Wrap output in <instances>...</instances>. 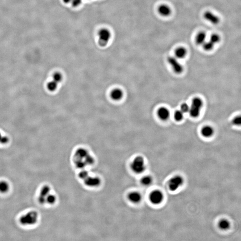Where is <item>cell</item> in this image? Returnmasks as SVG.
Masks as SVG:
<instances>
[{
  "label": "cell",
  "mask_w": 241,
  "mask_h": 241,
  "mask_svg": "<svg viewBox=\"0 0 241 241\" xmlns=\"http://www.w3.org/2000/svg\"><path fill=\"white\" fill-rule=\"evenodd\" d=\"M130 168L135 174H142L144 172L146 169V165L143 157L140 156L135 157L131 162Z\"/></svg>",
  "instance_id": "obj_1"
},
{
  "label": "cell",
  "mask_w": 241,
  "mask_h": 241,
  "mask_svg": "<svg viewBox=\"0 0 241 241\" xmlns=\"http://www.w3.org/2000/svg\"><path fill=\"white\" fill-rule=\"evenodd\" d=\"M203 106V102L200 98H194L192 100L190 107L189 113L192 117H197L200 113L201 108Z\"/></svg>",
  "instance_id": "obj_2"
},
{
  "label": "cell",
  "mask_w": 241,
  "mask_h": 241,
  "mask_svg": "<svg viewBox=\"0 0 241 241\" xmlns=\"http://www.w3.org/2000/svg\"><path fill=\"white\" fill-rule=\"evenodd\" d=\"M38 214L35 211H31L24 215L20 219V222L23 225H33L38 221Z\"/></svg>",
  "instance_id": "obj_3"
},
{
  "label": "cell",
  "mask_w": 241,
  "mask_h": 241,
  "mask_svg": "<svg viewBox=\"0 0 241 241\" xmlns=\"http://www.w3.org/2000/svg\"><path fill=\"white\" fill-rule=\"evenodd\" d=\"M98 41L100 46H106L109 42L111 38V33L108 30L103 28L99 31Z\"/></svg>",
  "instance_id": "obj_4"
},
{
  "label": "cell",
  "mask_w": 241,
  "mask_h": 241,
  "mask_svg": "<svg viewBox=\"0 0 241 241\" xmlns=\"http://www.w3.org/2000/svg\"><path fill=\"white\" fill-rule=\"evenodd\" d=\"M184 183V180L181 176H176L172 178L168 183V187L170 190L175 191L178 190Z\"/></svg>",
  "instance_id": "obj_5"
},
{
  "label": "cell",
  "mask_w": 241,
  "mask_h": 241,
  "mask_svg": "<svg viewBox=\"0 0 241 241\" xmlns=\"http://www.w3.org/2000/svg\"><path fill=\"white\" fill-rule=\"evenodd\" d=\"M149 200L154 205L160 204L163 200V194L159 190L153 191L150 194Z\"/></svg>",
  "instance_id": "obj_6"
},
{
  "label": "cell",
  "mask_w": 241,
  "mask_h": 241,
  "mask_svg": "<svg viewBox=\"0 0 241 241\" xmlns=\"http://www.w3.org/2000/svg\"><path fill=\"white\" fill-rule=\"evenodd\" d=\"M84 184L89 187H97L101 184V180L97 176H91L89 175L84 180Z\"/></svg>",
  "instance_id": "obj_7"
},
{
  "label": "cell",
  "mask_w": 241,
  "mask_h": 241,
  "mask_svg": "<svg viewBox=\"0 0 241 241\" xmlns=\"http://www.w3.org/2000/svg\"><path fill=\"white\" fill-rule=\"evenodd\" d=\"M168 61L176 73L180 74L183 71V67L176 58L172 56L168 57Z\"/></svg>",
  "instance_id": "obj_8"
},
{
  "label": "cell",
  "mask_w": 241,
  "mask_h": 241,
  "mask_svg": "<svg viewBox=\"0 0 241 241\" xmlns=\"http://www.w3.org/2000/svg\"><path fill=\"white\" fill-rule=\"evenodd\" d=\"M127 198L130 202L134 204L139 203L142 200V196L139 192L136 191L130 192L127 196Z\"/></svg>",
  "instance_id": "obj_9"
},
{
  "label": "cell",
  "mask_w": 241,
  "mask_h": 241,
  "mask_svg": "<svg viewBox=\"0 0 241 241\" xmlns=\"http://www.w3.org/2000/svg\"><path fill=\"white\" fill-rule=\"evenodd\" d=\"M204 18L205 20L214 25H217L220 22V19L218 16L210 11H206L204 13Z\"/></svg>",
  "instance_id": "obj_10"
},
{
  "label": "cell",
  "mask_w": 241,
  "mask_h": 241,
  "mask_svg": "<svg viewBox=\"0 0 241 241\" xmlns=\"http://www.w3.org/2000/svg\"><path fill=\"white\" fill-rule=\"evenodd\" d=\"M50 187L47 185H45L42 187L40 191L38 197V201L41 204H44L46 202V197L50 194Z\"/></svg>",
  "instance_id": "obj_11"
},
{
  "label": "cell",
  "mask_w": 241,
  "mask_h": 241,
  "mask_svg": "<svg viewBox=\"0 0 241 241\" xmlns=\"http://www.w3.org/2000/svg\"><path fill=\"white\" fill-rule=\"evenodd\" d=\"M124 96L123 92L121 89L115 88L112 90L110 96L112 99L114 101H119L122 99Z\"/></svg>",
  "instance_id": "obj_12"
},
{
  "label": "cell",
  "mask_w": 241,
  "mask_h": 241,
  "mask_svg": "<svg viewBox=\"0 0 241 241\" xmlns=\"http://www.w3.org/2000/svg\"><path fill=\"white\" fill-rule=\"evenodd\" d=\"M158 11L159 14L163 17H168L172 13V10L170 7L165 4H163L159 6Z\"/></svg>",
  "instance_id": "obj_13"
},
{
  "label": "cell",
  "mask_w": 241,
  "mask_h": 241,
  "mask_svg": "<svg viewBox=\"0 0 241 241\" xmlns=\"http://www.w3.org/2000/svg\"><path fill=\"white\" fill-rule=\"evenodd\" d=\"M157 114L160 119L166 121L168 119L170 116V112L168 108L165 107H161L158 109Z\"/></svg>",
  "instance_id": "obj_14"
},
{
  "label": "cell",
  "mask_w": 241,
  "mask_h": 241,
  "mask_svg": "<svg viewBox=\"0 0 241 241\" xmlns=\"http://www.w3.org/2000/svg\"><path fill=\"white\" fill-rule=\"evenodd\" d=\"M207 35L204 31H201L196 35V43L198 45H202L206 41Z\"/></svg>",
  "instance_id": "obj_15"
},
{
  "label": "cell",
  "mask_w": 241,
  "mask_h": 241,
  "mask_svg": "<svg viewBox=\"0 0 241 241\" xmlns=\"http://www.w3.org/2000/svg\"><path fill=\"white\" fill-rule=\"evenodd\" d=\"M186 49L183 47H179L175 50V54L176 58L177 59H183L186 56Z\"/></svg>",
  "instance_id": "obj_16"
},
{
  "label": "cell",
  "mask_w": 241,
  "mask_h": 241,
  "mask_svg": "<svg viewBox=\"0 0 241 241\" xmlns=\"http://www.w3.org/2000/svg\"><path fill=\"white\" fill-rule=\"evenodd\" d=\"M214 133V130L212 127L210 126H204L201 130V134L204 137L209 138L213 135Z\"/></svg>",
  "instance_id": "obj_17"
},
{
  "label": "cell",
  "mask_w": 241,
  "mask_h": 241,
  "mask_svg": "<svg viewBox=\"0 0 241 241\" xmlns=\"http://www.w3.org/2000/svg\"><path fill=\"white\" fill-rule=\"evenodd\" d=\"M152 178L150 176H146L143 177L141 180V183L145 186H149L152 183Z\"/></svg>",
  "instance_id": "obj_18"
},
{
  "label": "cell",
  "mask_w": 241,
  "mask_h": 241,
  "mask_svg": "<svg viewBox=\"0 0 241 241\" xmlns=\"http://www.w3.org/2000/svg\"><path fill=\"white\" fill-rule=\"evenodd\" d=\"M218 227L222 230H227L229 228L230 223L227 220L223 219L220 221L218 223Z\"/></svg>",
  "instance_id": "obj_19"
},
{
  "label": "cell",
  "mask_w": 241,
  "mask_h": 241,
  "mask_svg": "<svg viewBox=\"0 0 241 241\" xmlns=\"http://www.w3.org/2000/svg\"><path fill=\"white\" fill-rule=\"evenodd\" d=\"M9 187V184L6 181H2L0 182V192L2 193L7 192L10 188Z\"/></svg>",
  "instance_id": "obj_20"
},
{
  "label": "cell",
  "mask_w": 241,
  "mask_h": 241,
  "mask_svg": "<svg viewBox=\"0 0 241 241\" xmlns=\"http://www.w3.org/2000/svg\"><path fill=\"white\" fill-rule=\"evenodd\" d=\"M214 44L212 43L211 41H209L208 42L205 41L204 44L202 45L203 48L204 50L206 51H210L213 50L214 47Z\"/></svg>",
  "instance_id": "obj_21"
},
{
  "label": "cell",
  "mask_w": 241,
  "mask_h": 241,
  "mask_svg": "<svg viewBox=\"0 0 241 241\" xmlns=\"http://www.w3.org/2000/svg\"><path fill=\"white\" fill-rule=\"evenodd\" d=\"M220 39L221 38L218 34H214L210 36L209 41H211V42L215 45V44L218 43L220 41Z\"/></svg>",
  "instance_id": "obj_22"
},
{
  "label": "cell",
  "mask_w": 241,
  "mask_h": 241,
  "mask_svg": "<svg viewBox=\"0 0 241 241\" xmlns=\"http://www.w3.org/2000/svg\"><path fill=\"white\" fill-rule=\"evenodd\" d=\"M57 86L58 83H57L56 82L53 80V81H51V82H49V83H48V84H47V89H48V90L49 91L53 92V91H55L56 89L57 88Z\"/></svg>",
  "instance_id": "obj_23"
},
{
  "label": "cell",
  "mask_w": 241,
  "mask_h": 241,
  "mask_svg": "<svg viewBox=\"0 0 241 241\" xmlns=\"http://www.w3.org/2000/svg\"><path fill=\"white\" fill-rule=\"evenodd\" d=\"M56 200V196L54 195L49 194L46 197V202L50 205L54 204Z\"/></svg>",
  "instance_id": "obj_24"
},
{
  "label": "cell",
  "mask_w": 241,
  "mask_h": 241,
  "mask_svg": "<svg viewBox=\"0 0 241 241\" xmlns=\"http://www.w3.org/2000/svg\"><path fill=\"white\" fill-rule=\"evenodd\" d=\"M184 117V113L181 111H176L174 114V117L177 121H181Z\"/></svg>",
  "instance_id": "obj_25"
},
{
  "label": "cell",
  "mask_w": 241,
  "mask_h": 241,
  "mask_svg": "<svg viewBox=\"0 0 241 241\" xmlns=\"http://www.w3.org/2000/svg\"><path fill=\"white\" fill-rule=\"evenodd\" d=\"M62 80V76L61 74L59 72H56L53 75V80L57 83L61 82Z\"/></svg>",
  "instance_id": "obj_26"
},
{
  "label": "cell",
  "mask_w": 241,
  "mask_h": 241,
  "mask_svg": "<svg viewBox=\"0 0 241 241\" xmlns=\"http://www.w3.org/2000/svg\"><path fill=\"white\" fill-rule=\"evenodd\" d=\"M89 173L87 171L84 169H82V171L80 172L79 174V176L81 180H84L89 176Z\"/></svg>",
  "instance_id": "obj_27"
},
{
  "label": "cell",
  "mask_w": 241,
  "mask_h": 241,
  "mask_svg": "<svg viewBox=\"0 0 241 241\" xmlns=\"http://www.w3.org/2000/svg\"><path fill=\"white\" fill-rule=\"evenodd\" d=\"M190 107L188 106V104L186 103L183 104L181 106V111L183 113H186L190 111Z\"/></svg>",
  "instance_id": "obj_28"
},
{
  "label": "cell",
  "mask_w": 241,
  "mask_h": 241,
  "mask_svg": "<svg viewBox=\"0 0 241 241\" xmlns=\"http://www.w3.org/2000/svg\"><path fill=\"white\" fill-rule=\"evenodd\" d=\"M241 123V118L240 116H237L235 117L233 120V123L234 125L236 126L240 125Z\"/></svg>",
  "instance_id": "obj_29"
},
{
  "label": "cell",
  "mask_w": 241,
  "mask_h": 241,
  "mask_svg": "<svg viewBox=\"0 0 241 241\" xmlns=\"http://www.w3.org/2000/svg\"><path fill=\"white\" fill-rule=\"evenodd\" d=\"M82 2V0H71V3L72 5L74 7L78 6L80 5Z\"/></svg>",
  "instance_id": "obj_30"
},
{
  "label": "cell",
  "mask_w": 241,
  "mask_h": 241,
  "mask_svg": "<svg viewBox=\"0 0 241 241\" xmlns=\"http://www.w3.org/2000/svg\"><path fill=\"white\" fill-rule=\"evenodd\" d=\"M9 141V139L6 136H1L0 139V143L3 144H7Z\"/></svg>",
  "instance_id": "obj_31"
},
{
  "label": "cell",
  "mask_w": 241,
  "mask_h": 241,
  "mask_svg": "<svg viewBox=\"0 0 241 241\" xmlns=\"http://www.w3.org/2000/svg\"><path fill=\"white\" fill-rule=\"evenodd\" d=\"M63 1H64L65 2V3H69L71 2V0H63Z\"/></svg>",
  "instance_id": "obj_32"
},
{
  "label": "cell",
  "mask_w": 241,
  "mask_h": 241,
  "mask_svg": "<svg viewBox=\"0 0 241 241\" xmlns=\"http://www.w3.org/2000/svg\"><path fill=\"white\" fill-rule=\"evenodd\" d=\"M1 136H1V134H0V139H1Z\"/></svg>",
  "instance_id": "obj_33"
}]
</instances>
